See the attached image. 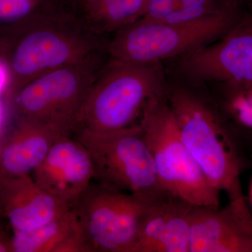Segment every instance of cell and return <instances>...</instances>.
Listing matches in <instances>:
<instances>
[{
	"label": "cell",
	"mask_w": 252,
	"mask_h": 252,
	"mask_svg": "<svg viewBox=\"0 0 252 252\" xmlns=\"http://www.w3.org/2000/svg\"><path fill=\"white\" fill-rule=\"evenodd\" d=\"M166 97L181 138L207 180L220 193H226L235 211L252 220L240 181L247 164L215 102L167 83Z\"/></svg>",
	"instance_id": "obj_1"
},
{
	"label": "cell",
	"mask_w": 252,
	"mask_h": 252,
	"mask_svg": "<svg viewBox=\"0 0 252 252\" xmlns=\"http://www.w3.org/2000/svg\"><path fill=\"white\" fill-rule=\"evenodd\" d=\"M71 208L41 188L31 175L0 179V213L14 232L34 229Z\"/></svg>",
	"instance_id": "obj_11"
},
{
	"label": "cell",
	"mask_w": 252,
	"mask_h": 252,
	"mask_svg": "<svg viewBox=\"0 0 252 252\" xmlns=\"http://www.w3.org/2000/svg\"><path fill=\"white\" fill-rule=\"evenodd\" d=\"M64 1H65V2L67 3V4L68 5H69V6H70L71 9H72V6H71L70 0H64Z\"/></svg>",
	"instance_id": "obj_27"
},
{
	"label": "cell",
	"mask_w": 252,
	"mask_h": 252,
	"mask_svg": "<svg viewBox=\"0 0 252 252\" xmlns=\"http://www.w3.org/2000/svg\"><path fill=\"white\" fill-rule=\"evenodd\" d=\"M3 117V108L1 107V104H0V126H1V121H2Z\"/></svg>",
	"instance_id": "obj_26"
},
{
	"label": "cell",
	"mask_w": 252,
	"mask_h": 252,
	"mask_svg": "<svg viewBox=\"0 0 252 252\" xmlns=\"http://www.w3.org/2000/svg\"><path fill=\"white\" fill-rule=\"evenodd\" d=\"M240 7L244 6L228 0H149L141 18L154 22L189 23Z\"/></svg>",
	"instance_id": "obj_18"
},
{
	"label": "cell",
	"mask_w": 252,
	"mask_h": 252,
	"mask_svg": "<svg viewBox=\"0 0 252 252\" xmlns=\"http://www.w3.org/2000/svg\"><path fill=\"white\" fill-rule=\"evenodd\" d=\"M72 135L54 124L18 119L14 130L3 140L0 179L30 175L44 160L56 141Z\"/></svg>",
	"instance_id": "obj_14"
},
{
	"label": "cell",
	"mask_w": 252,
	"mask_h": 252,
	"mask_svg": "<svg viewBox=\"0 0 252 252\" xmlns=\"http://www.w3.org/2000/svg\"><path fill=\"white\" fill-rule=\"evenodd\" d=\"M189 252H252V220L224 208L193 207Z\"/></svg>",
	"instance_id": "obj_12"
},
{
	"label": "cell",
	"mask_w": 252,
	"mask_h": 252,
	"mask_svg": "<svg viewBox=\"0 0 252 252\" xmlns=\"http://www.w3.org/2000/svg\"><path fill=\"white\" fill-rule=\"evenodd\" d=\"M8 75L5 68L0 65V92L3 90L6 82H7Z\"/></svg>",
	"instance_id": "obj_21"
},
{
	"label": "cell",
	"mask_w": 252,
	"mask_h": 252,
	"mask_svg": "<svg viewBox=\"0 0 252 252\" xmlns=\"http://www.w3.org/2000/svg\"><path fill=\"white\" fill-rule=\"evenodd\" d=\"M74 134L90 153L100 185L152 198L167 195L159 185L140 124L105 133L77 130Z\"/></svg>",
	"instance_id": "obj_6"
},
{
	"label": "cell",
	"mask_w": 252,
	"mask_h": 252,
	"mask_svg": "<svg viewBox=\"0 0 252 252\" xmlns=\"http://www.w3.org/2000/svg\"><path fill=\"white\" fill-rule=\"evenodd\" d=\"M85 0H70L71 6H72V11L77 9L78 6L84 2Z\"/></svg>",
	"instance_id": "obj_22"
},
{
	"label": "cell",
	"mask_w": 252,
	"mask_h": 252,
	"mask_svg": "<svg viewBox=\"0 0 252 252\" xmlns=\"http://www.w3.org/2000/svg\"><path fill=\"white\" fill-rule=\"evenodd\" d=\"M181 73L195 83L252 82V9L217 41L177 59Z\"/></svg>",
	"instance_id": "obj_9"
},
{
	"label": "cell",
	"mask_w": 252,
	"mask_h": 252,
	"mask_svg": "<svg viewBox=\"0 0 252 252\" xmlns=\"http://www.w3.org/2000/svg\"><path fill=\"white\" fill-rule=\"evenodd\" d=\"M33 179L41 188L73 207L94 180V162L77 138L63 136L33 171Z\"/></svg>",
	"instance_id": "obj_10"
},
{
	"label": "cell",
	"mask_w": 252,
	"mask_h": 252,
	"mask_svg": "<svg viewBox=\"0 0 252 252\" xmlns=\"http://www.w3.org/2000/svg\"><path fill=\"white\" fill-rule=\"evenodd\" d=\"M193 206L166 195L151 207L131 252H189Z\"/></svg>",
	"instance_id": "obj_13"
},
{
	"label": "cell",
	"mask_w": 252,
	"mask_h": 252,
	"mask_svg": "<svg viewBox=\"0 0 252 252\" xmlns=\"http://www.w3.org/2000/svg\"><path fill=\"white\" fill-rule=\"evenodd\" d=\"M249 203L252 208V179L250 182V189H249Z\"/></svg>",
	"instance_id": "obj_25"
},
{
	"label": "cell",
	"mask_w": 252,
	"mask_h": 252,
	"mask_svg": "<svg viewBox=\"0 0 252 252\" xmlns=\"http://www.w3.org/2000/svg\"><path fill=\"white\" fill-rule=\"evenodd\" d=\"M166 84L161 63L109 58L86 95L74 131L105 133L138 125L152 101L165 94Z\"/></svg>",
	"instance_id": "obj_2"
},
{
	"label": "cell",
	"mask_w": 252,
	"mask_h": 252,
	"mask_svg": "<svg viewBox=\"0 0 252 252\" xmlns=\"http://www.w3.org/2000/svg\"><path fill=\"white\" fill-rule=\"evenodd\" d=\"M215 104L244 160L252 162V82L217 83Z\"/></svg>",
	"instance_id": "obj_16"
},
{
	"label": "cell",
	"mask_w": 252,
	"mask_h": 252,
	"mask_svg": "<svg viewBox=\"0 0 252 252\" xmlns=\"http://www.w3.org/2000/svg\"><path fill=\"white\" fill-rule=\"evenodd\" d=\"M159 185L193 207H220V192L207 180L181 138L166 93L149 104L140 122Z\"/></svg>",
	"instance_id": "obj_5"
},
{
	"label": "cell",
	"mask_w": 252,
	"mask_h": 252,
	"mask_svg": "<svg viewBox=\"0 0 252 252\" xmlns=\"http://www.w3.org/2000/svg\"><path fill=\"white\" fill-rule=\"evenodd\" d=\"M109 59L104 51L28 83L13 96L18 119L54 124L74 134L86 95Z\"/></svg>",
	"instance_id": "obj_7"
},
{
	"label": "cell",
	"mask_w": 252,
	"mask_h": 252,
	"mask_svg": "<svg viewBox=\"0 0 252 252\" xmlns=\"http://www.w3.org/2000/svg\"><path fill=\"white\" fill-rule=\"evenodd\" d=\"M3 140H4V137H3L2 135H1V131H0V171H1V155H2Z\"/></svg>",
	"instance_id": "obj_24"
},
{
	"label": "cell",
	"mask_w": 252,
	"mask_h": 252,
	"mask_svg": "<svg viewBox=\"0 0 252 252\" xmlns=\"http://www.w3.org/2000/svg\"><path fill=\"white\" fill-rule=\"evenodd\" d=\"M0 252H13L12 237L0 228Z\"/></svg>",
	"instance_id": "obj_20"
},
{
	"label": "cell",
	"mask_w": 252,
	"mask_h": 252,
	"mask_svg": "<svg viewBox=\"0 0 252 252\" xmlns=\"http://www.w3.org/2000/svg\"><path fill=\"white\" fill-rule=\"evenodd\" d=\"M149 0H85L73 12L88 29L109 37L143 16Z\"/></svg>",
	"instance_id": "obj_17"
},
{
	"label": "cell",
	"mask_w": 252,
	"mask_h": 252,
	"mask_svg": "<svg viewBox=\"0 0 252 252\" xmlns=\"http://www.w3.org/2000/svg\"><path fill=\"white\" fill-rule=\"evenodd\" d=\"M9 55L14 94L43 74L107 51V36L84 26L72 11L50 16L20 31Z\"/></svg>",
	"instance_id": "obj_3"
},
{
	"label": "cell",
	"mask_w": 252,
	"mask_h": 252,
	"mask_svg": "<svg viewBox=\"0 0 252 252\" xmlns=\"http://www.w3.org/2000/svg\"><path fill=\"white\" fill-rule=\"evenodd\" d=\"M228 1L234 2L235 4L241 5V6H248L249 3H250V1H251V0H228Z\"/></svg>",
	"instance_id": "obj_23"
},
{
	"label": "cell",
	"mask_w": 252,
	"mask_h": 252,
	"mask_svg": "<svg viewBox=\"0 0 252 252\" xmlns=\"http://www.w3.org/2000/svg\"><path fill=\"white\" fill-rule=\"evenodd\" d=\"M160 198L91 184L72 208L94 252H131L151 207Z\"/></svg>",
	"instance_id": "obj_8"
},
{
	"label": "cell",
	"mask_w": 252,
	"mask_h": 252,
	"mask_svg": "<svg viewBox=\"0 0 252 252\" xmlns=\"http://www.w3.org/2000/svg\"><path fill=\"white\" fill-rule=\"evenodd\" d=\"M13 252H94L74 209L28 231L14 232Z\"/></svg>",
	"instance_id": "obj_15"
},
{
	"label": "cell",
	"mask_w": 252,
	"mask_h": 252,
	"mask_svg": "<svg viewBox=\"0 0 252 252\" xmlns=\"http://www.w3.org/2000/svg\"><path fill=\"white\" fill-rule=\"evenodd\" d=\"M247 6L184 23L154 22L140 18L109 36V58L147 64L177 59L224 35Z\"/></svg>",
	"instance_id": "obj_4"
},
{
	"label": "cell",
	"mask_w": 252,
	"mask_h": 252,
	"mask_svg": "<svg viewBox=\"0 0 252 252\" xmlns=\"http://www.w3.org/2000/svg\"><path fill=\"white\" fill-rule=\"evenodd\" d=\"M72 11L64 0H0V27L17 34L33 23Z\"/></svg>",
	"instance_id": "obj_19"
}]
</instances>
